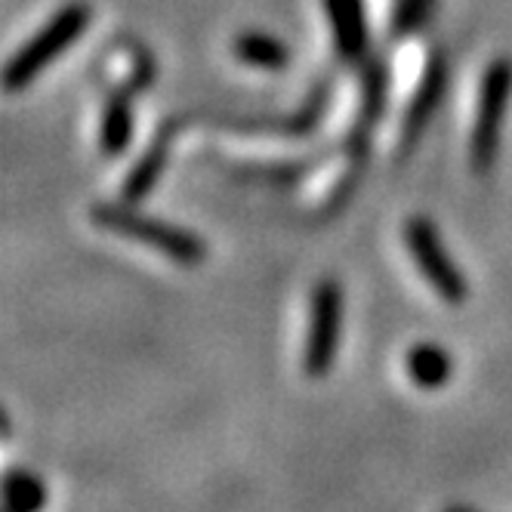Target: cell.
Instances as JSON below:
<instances>
[{
    "instance_id": "6da1fadb",
    "label": "cell",
    "mask_w": 512,
    "mask_h": 512,
    "mask_svg": "<svg viewBox=\"0 0 512 512\" xmlns=\"http://www.w3.org/2000/svg\"><path fill=\"white\" fill-rule=\"evenodd\" d=\"M90 22H93V7L87 0H71L62 10H56V16L34 31V38L22 44L7 62L4 68L7 93H19L31 87L68 47H75L84 38Z\"/></svg>"
},
{
    "instance_id": "277c9868",
    "label": "cell",
    "mask_w": 512,
    "mask_h": 512,
    "mask_svg": "<svg viewBox=\"0 0 512 512\" xmlns=\"http://www.w3.org/2000/svg\"><path fill=\"white\" fill-rule=\"evenodd\" d=\"M343 331V287L337 278H321L312 287L309 300V327L303 343V371L312 380H321L334 371Z\"/></svg>"
},
{
    "instance_id": "3957f363",
    "label": "cell",
    "mask_w": 512,
    "mask_h": 512,
    "mask_svg": "<svg viewBox=\"0 0 512 512\" xmlns=\"http://www.w3.org/2000/svg\"><path fill=\"white\" fill-rule=\"evenodd\" d=\"M509 96H512V59L497 56L485 68L479 105H475V121L469 133V167L479 176L491 173L497 164Z\"/></svg>"
},
{
    "instance_id": "5bb4252c",
    "label": "cell",
    "mask_w": 512,
    "mask_h": 512,
    "mask_svg": "<svg viewBox=\"0 0 512 512\" xmlns=\"http://www.w3.org/2000/svg\"><path fill=\"white\" fill-rule=\"evenodd\" d=\"M432 0H395L392 10V34L398 38H408L417 28H423V22L429 19Z\"/></svg>"
},
{
    "instance_id": "8fae6325",
    "label": "cell",
    "mask_w": 512,
    "mask_h": 512,
    "mask_svg": "<svg viewBox=\"0 0 512 512\" xmlns=\"http://www.w3.org/2000/svg\"><path fill=\"white\" fill-rule=\"evenodd\" d=\"M50 491L38 472L13 466L4 472V512H44Z\"/></svg>"
},
{
    "instance_id": "9a60e30c",
    "label": "cell",
    "mask_w": 512,
    "mask_h": 512,
    "mask_svg": "<svg viewBox=\"0 0 512 512\" xmlns=\"http://www.w3.org/2000/svg\"><path fill=\"white\" fill-rule=\"evenodd\" d=\"M445 512H479V509H469V506H448Z\"/></svg>"
},
{
    "instance_id": "7c38bea8",
    "label": "cell",
    "mask_w": 512,
    "mask_h": 512,
    "mask_svg": "<svg viewBox=\"0 0 512 512\" xmlns=\"http://www.w3.org/2000/svg\"><path fill=\"white\" fill-rule=\"evenodd\" d=\"M232 50H235L238 62H244L250 68H260V71H284L290 62V50L266 31H241Z\"/></svg>"
},
{
    "instance_id": "30bf717a",
    "label": "cell",
    "mask_w": 512,
    "mask_h": 512,
    "mask_svg": "<svg viewBox=\"0 0 512 512\" xmlns=\"http://www.w3.org/2000/svg\"><path fill=\"white\" fill-rule=\"evenodd\" d=\"M133 139V99L130 93H115L108 96L105 112H102V124H99V145L108 158L124 155L130 149Z\"/></svg>"
},
{
    "instance_id": "52a82bcc",
    "label": "cell",
    "mask_w": 512,
    "mask_h": 512,
    "mask_svg": "<svg viewBox=\"0 0 512 512\" xmlns=\"http://www.w3.org/2000/svg\"><path fill=\"white\" fill-rule=\"evenodd\" d=\"M405 374L408 380L423 389V392H438L445 389L454 377V358L445 346L438 343H414L405 355Z\"/></svg>"
},
{
    "instance_id": "5b68a950",
    "label": "cell",
    "mask_w": 512,
    "mask_h": 512,
    "mask_svg": "<svg viewBox=\"0 0 512 512\" xmlns=\"http://www.w3.org/2000/svg\"><path fill=\"white\" fill-rule=\"evenodd\" d=\"M405 244H408L414 266L423 272L426 284L435 290L438 297H442L445 303H451V306L466 303V297H469L466 275L454 263L451 250L445 247L442 235H438V229L432 226V219L411 216L405 223Z\"/></svg>"
},
{
    "instance_id": "8992f818",
    "label": "cell",
    "mask_w": 512,
    "mask_h": 512,
    "mask_svg": "<svg viewBox=\"0 0 512 512\" xmlns=\"http://www.w3.org/2000/svg\"><path fill=\"white\" fill-rule=\"evenodd\" d=\"M327 22L334 31L337 53L349 62H358L368 53L371 31H368V13H364V0H324Z\"/></svg>"
},
{
    "instance_id": "9c48e42d",
    "label": "cell",
    "mask_w": 512,
    "mask_h": 512,
    "mask_svg": "<svg viewBox=\"0 0 512 512\" xmlns=\"http://www.w3.org/2000/svg\"><path fill=\"white\" fill-rule=\"evenodd\" d=\"M170 158V133H158V139L145 149V155L133 164V170L124 179V201L127 204H139L142 198H149L158 186V179L167 167Z\"/></svg>"
},
{
    "instance_id": "ba28073f",
    "label": "cell",
    "mask_w": 512,
    "mask_h": 512,
    "mask_svg": "<svg viewBox=\"0 0 512 512\" xmlns=\"http://www.w3.org/2000/svg\"><path fill=\"white\" fill-rule=\"evenodd\" d=\"M445 81H448V68L442 59H432V65L426 68V75L420 81V90L408 108V118H405V142L414 145L417 136L423 133V127L429 124V118L435 115V108L442 105L445 96Z\"/></svg>"
},
{
    "instance_id": "7a4b0ae2",
    "label": "cell",
    "mask_w": 512,
    "mask_h": 512,
    "mask_svg": "<svg viewBox=\"0 0 512 512\" xmlns=\"http://www.w3.org/2000/svg\"><path fill=\"white\" fill-rule=\"evenodd\" d=\"M90 216L96 226L115 232L118 238H127V241H136V244H145V247L164 253L176 266L195 269L207 260V244L201 235H195L192 229L173 226L167 219L145 216L127 201L124 204H96Z\"/></svg>"
},
{
    "instance_id": "4fadbf2b",
    "label": "cell",
    "mask_w": 512,
    "mask_h": 512,
    "mask_svg": "<svg viewBox=\"0 0 512 512\" xmlns=\"http://www.w3.org/2000/svg\"><path fill=\"white\" fill-rule=\"evenodd\" d=\"M383 99H386V71L383 65H371L368 75H364V96H361V124L374 127L380 112H383Z\"/></svg>"
}]
</instances>
